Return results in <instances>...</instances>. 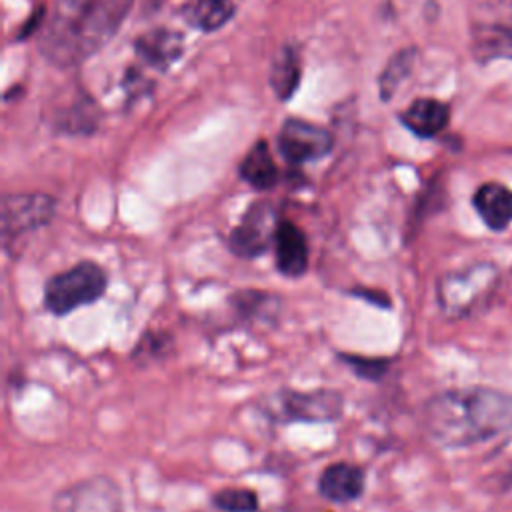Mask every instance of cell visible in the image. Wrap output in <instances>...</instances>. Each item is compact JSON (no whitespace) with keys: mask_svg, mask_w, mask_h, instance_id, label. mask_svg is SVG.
I'll use <instances>...</instances> for the list:
<instances>
[{"mask_svg":"<svg viewBox=\"0 0 512 512\" xmlns=\"http://www.w3.org/2000/svg\"><path fill=\"white\" fill-rule=\"evenodd\" d=\"M348 292L354 298H362V300H366V302H370V304H374L378 308H390L392 306L388 294L382 292V290H374V288H366V286H354Z\"/></svg>","mask_w":512,"mask_h":512,"instance_id":"obj_23","label":"cell"},{"mask_svg":"<svg viewBox=\"0 0 512 512\" xmlns=\"http://www.w3.org/2000/svg\"><path fill=\"white\" fill-rule=\"evenodd\" d=\"M228 304L240 320L250 324H274L282 310V302L276 294L256 288H242L232 292Z\"/></svg>","mask_w":512,"mask_h":512,"instance_id":"obj_12","label":"cell"},{"mask_svg":"<svg viewBox=\"0 0 512 512\" xmlns=\"http://www.w3.org/2000/svg\"><path fill=\"white\" fill-rule=\"evenodd\" d=\"M132 0H56L40 32V52L74 66L98 52L120 28Z\"/></svg>","mask_w":512,"mask_h":512,"instance_id":"obj_2","label":"cell"},{"mask_svg":"<svg viewBox=\"0 0 512 512\" xmlns=\"http://www.w3.org/2000/svg\"><path fill=\"white\" fill-rule=\"evenodd\" d=\"M300 82V58L298 52L292 46H284L274 62H272V72H270V84L278 98L288 100L292 98L294 90L298 88Z\"/></svg>","mask_w":512,"mask_h":512,"instance_id":"obj_16","label":"cell"},{"mask_svg":"<svg viewBox=\"0 0 512 512\" xmlns=\"http://www.w3.org/2000/svg\"><path fill=\"white\" fill-rule=\"evenodd\" d=\"M332 148V136L306 120L288 118L278 134V150L290 164H302L326 156Z\"/></svg>","mask_w":512,"mask_h":512,"instance_id":"obj_9","label":"cell"},{"mask_svg":"<svg viewBox=\"0 0 512 512\" xmlns=\"http://www.w3.org/2000/svg\"><path fill=\"white\" fill-rule=\"evenodd\" d=\"M52 512H126L122 488L108 474H92L60 488L50 500Z\"/></svg>","mask_w":512,"mask_h":512,"instance_id":"obj_6","label":"cell"},{"mask_svg":"<svg viewBox=\"0 0 512 512\" xmlns=\"http://www.w3.org/2000/svg\"><path fill=\"white\" fill-rule=\"evenodd\" d=\"M510 482H512V472H510Z\"/></svg>","mask_w":512,"mask_h":512,"instance_id":"obj_24","label":"cell"},{"mask_svg":"<svg viewBox=\"0 0 512 512\" xmlns=\"http://www.w3.org/2000/svg\"><path fill=\"white\" fill-rule=\"evenodd\" d=\"M280 218L270 202H254L228 234V250L242 258L254 260L264 256L274 246V236Z\"/></svg>","mask_w":512,"mask_h":512,"instance_id":"obj_7","label":"cell"},{"mask_svg":"<svg viewBox=\"0 0 512 512\" xmlns=\"http://www.w3.org/2000/svg\"><path fill=\"white\" fill-rule=\"evenodd\" d=\"M338 360L350 368L356 378L368 380V382H380L388 370L392 360L384 356H362V354H352V352H338Z\"/></svg>","mask_w":512,"mask_h":512,"instance_id":"obj_19","label":"cell"},{"mask_svg":"<svg viewBox=\"0 0 512 512\" xmlns=\"http://www.w3.org/2000/svg\"><path fill=\"white\" fill-rule=\"evenodd\" d=\"M500 284L492 262H476L442 274L436 282V302L444 316L466 318L482 308Z\"/></svg>","mask_w":512,"mask_h":512,"instance_id":"obj_3","label":"cell"},{"mask_svg":"<svg viewBox=\"0 0 512 512\" xmlns=\"http://www.w3.org/2000/svg\"><path fill=\"white\" fill-rule=\"evenodd\" d=\"M240 178L256 190H270L280 180V170L270 154V148L264 140H258L250 152L244 156L240 168Z\"/></svg>","mask_w":512,"mask_h":512,"instance_id":"obj_15","label":"cell"},{"mask_svg":"<svg viewBox=\"0 0 512 512\" xmlns=\"http://www.w3.org/2000/svg\"><path fill=\"white\" fill-rule=\"evenodd\" d=\"M138 54L154 66H168L180 54V38L168 30H156L138 40Z\"/></svg>","mask_w":512,"mask_h":512,"instance_id":"obj_18","label":"cell"},{"mask_svg":"<svg viewBox=\"0 0 512 512\" xmlns=\"http://www.w3.org/2000/svg\"><path fill=\"white\" fill-rule=\"evenodd\" d=\"M234 14L232 0H194L186 8L188 22L200 30H216Z\"/></svg>","mask_w":512,"mask_h":512,"instance_id":"obj_17","label":"cell"},{"mask_svg":"<svg viewBox=\"0 0 512 512\" xmlns=\"http://www.w3.org/2000/svg\"><path fill=\"white\" fill-rule=\"evenodd\" d=\"M472 204L484 224L492 230H504L512 222V190L502 184H482L472 198Z\"/></svg>","mask_w":512,"mask_h":512,"instance_id":"obj_13","label":"cell"},{"mask_svg":"<svg viewBox=\"0 0 512 512\" xmlns=\"http://www.w3.org/2000/svg\"><path fill=\"white\" fill-rule=\"evenodd\" d=\"M56 210V202L48 194H6L2 198V242L10 244L18 238L46 226Z\"/></svg>","mask_w":512,"mask_h":512,"instance_id":"obj_8","label":"cell"},{"mask_svg":"<svg viewBox=\"0 0 512 512\" xmlns=\"http://www.w3.org/2000/svg\"><path fill=\"white\" fill-rule=\"evenodd\" d=\"M426 436L442 448H466L512 430V396L472 386L434 394L422 408Z\"/></svg>","mask_w":512,"mask_h":512,"instance_id":"obj_1","label":"cell"},{"mask_svg":"<svg viewBox=\"0 0 512 512\" xmlns=\"http://www.w3.org/2000/svg\"><path fill=\"white\" fill-rule=\"evenodd\" d=\"M210 502L220 512H256L260 506V498L254 490L238 488V486L216 490Z\"/></svg>","mask_w":512,"mask_h":512,"instance_id":"obj_20","label":"cell"},{"mask_svg":"<svg viewBox=\"0 0 512 512\" xmlns=\"http://www.w3.org/2000/svg\"><path fill=\"white\" fill-rule=\"evenodd\" d=\"M172 348V336L162 330H148L142 334V338L136 342L132 350L134 362L148 364V362H158L164 358Z\"/></svg>","mask_w":512,"mask_h":512,"instance_id":"obj_21","label":"cell"},{"mask_svg":"<svg viewBox=\"0 0 512 512\" xmlns=\"http://www.w3.org/2000/svg\"><path fill=\"white\" fill-rule=\"evenodd\" d=\"M316 488L318 494L328 502L350 504L364 494L366 472L362 466L354 462L338 460L324 466V470L318 476Z\"/></svg>","mask_w":512,"mask_h":512,"instance_id":"obj_11","label":"cell"},{"mask_svg":"<svg viewBox=\"0 0 512 512\" xmlns=\"http://www.w3.org/2000/svg\"><path fill=\"white\" fill-rule=\"evenodd\" d=\"M260 410L278 424L334 422L344 412V396L334 388L292 390L282 388L260 402Z\"/></svg>","mask_w":512,"mask_h":512,"instance_id":"obj_5","label":"cell"},{"mask_svg":"<svg viewBox=\"0 0 512 512\" xmlns=\"http://www.w3.org/2000/svg\"><path fill=\"white\" fill-rule=\"evenodd\" d=\"M274 264L286 278H302L308 272L310 246L304 230L292 220H280L274 236Z\"/></svg>","mask_w":512,"mask_h":512,"instance_id":"obj_10","label":"cell"},{"mask_svg":"<svg viewBox=\"0 0 512 512\" xmlns=\"http://www.w3.org/2000/svg\"><path fill=\"white\" fill-rule=\"evenodd\" d=\"M412 60H414V50H402L398 52L384 68L382 76H380V94L384 100H388L392 96V92L396 90V86L402 82V78L410 72L412 68Z\"/></svg>","mask_w":512,"mask_h":512,"instance_id":"obj_22","label":"cell"},{"mask_svg":"<svg viewBox=\"0 0 512 512\" xmlns=\"http://www.w3.org/2000/svg\"><path fill=\"white\" fill-rule=\"evenodd\" d=\"M448 118H450L448 106L434 98L414 100L400 116L402 124L422 138L436 136L448 124Z\"/></svg>","mask_w":512,"mask_h":512,"instance_id":"obj_14","label":"cell"},{"mask_svg":"<svg viewBox=\"0 0 512 512\" xmlns=\"http://www.w3.org/2000/svg\"><path fill=\"white\" fill-rule=\"evenodd\" d=\"M108 290V272L94 260L52 274L42 288V304L54 316H68L82 306L98 302Z\"/></svg>","mask_w":512,"mask_h":512,"instance_id":"obj_4","label":"cell"}]
</instances>
